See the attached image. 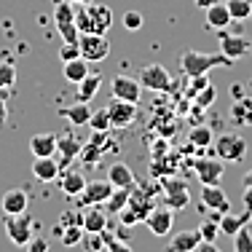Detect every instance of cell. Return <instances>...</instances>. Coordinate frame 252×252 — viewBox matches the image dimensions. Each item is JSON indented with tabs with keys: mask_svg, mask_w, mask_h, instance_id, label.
I'll use <instances>...</instances> for the list:
<instances>
[{
	"mask_svg": "<svg viewBox=\"0 0 252 252\" xmlns=\"http://www.w3.org/2000/svg\"><path fill=\"white\" fill-rule=\"evenodd\" d=\"M5 233L16 247H27L32 239V218L27 212L22 215H5Z\"/></svg>",
	"mask_w": 252,
	"mask_h": 252,
	"instance_id": "cell-6",
	"label": "cell"
},
{
	"mask_svg": "<svg viewBox=\"0 0 252 252\" xmlns=\"http://www.w3.org/2000/svg\"><path fill=\"white\" fill-rule=\"evenodd\" d=\"M233 252H252V228L244 225L233 233Z\"/></svg>",
	"mask_w": 252,
	"mask_h": 252,
	"instance_id": "cell-33",
	"label": "cell"
},
{
	"mask_svg": "<svg viewBox=\"0 0 252 252\" xmlns=\"http://www.w3.org/2000/svg\"><path fill=\"white\" fill-rule=\"evenodd\" d=\"M5 118H8V107H5V99L0 94V124H5Z\"/></svg>",
	"mask_w": 252,
	"mask_h": 252,
	"instance_id": "cell-47",
	"label": "cell"
},
{
	"mask_svg": "<svg viewBox=\"0 0 252 252\" xmlns=\"http://www.w3.org/2000/svg\"><path fill=\"white\" fill-rule=\"evenodd\" d=\"M0 204H3V215H22V212H27V207H30L27 190H22V188L5 190L3 199H0Z\"/></svg>",
	"mask_w": 252,
	"mask_h": 252,
	"instance_id": "cell-16",
	"label": "cell"
},
{
	"mask_svg": "<svg viewBox=\"0 0 252 252\" xmlns=\"http://www.w3.org/2000/svg\"><path fill=\"white\" fill-rule=\"evenodd\" d=\"M201 201H204V207L215 209L218 215L231 212V199H228L218 185H201Z\"/></svg>",
	"mask_w": 252,
	"mask_h": 252,
	"instance_id": "cell-15",
	"label": "cell"
},
{
	"mask_svg": "<svg viewBox=\"0 0 252 252\" xmlns=\"http://www.w3.org/2000/svg\"><path fill=\"white\" fill-rule=\"evenodd\" d=\"M161 193H164V207H169L172 212L185 209L190 204L188 185H185L183 180H177V177H166L164 183H161Z\"/></svg>",
	"mask_w": 252,
	"mask_h": 252,
	"instance_id": "cell-5",
	"label": "cell"
},
{
	"mask_svg": "<svg viewBox=\"0 0 252 252\" xmlns=\"http://www.w3.org/2000/svg\"><path fill=\"white\" fill-rule=\"evenodd\" d=\"M89 126H92V131H107V129H110V113H107V107H102V110L92 113Z\"/></svg>",
	"mask_w": 252,
	"mask_h": 252,
	"instance_id": "cell-36",
	"label": "cell"
},
{
	"mask_svg": "<svg viewBox=\"0 0 252 252\" xmlns=\"http://www.w3.org/2000/svg\"><path fill=\"white\" fill-rule=\"evenodd\" d=\"M145 225L151 228L153 236H169L172 225H175V212L169 207H153V212L145 218Z\"/></svg>",
	"mask_w": 252,
	"mask_h": 252,
	"instance_id": "cell-14",
	"label": "cell"
},
{
	"mask_svg": "<svg viewBox=\"0 0 252 252\" xmlns=\"http://www.w3.org/2000/svg\"><path fill=\"white\" fill-rule=\"evenodd\" d=\"M204 242L199 228H190V231H180L177 236H172L169 242V252H193L199 250V244Z\"/></svg>",
	"mask_w": 252,
	"mask_h": 252,
	"instance_id": "cell-19",
	"label": "cell"
},
{
	"mask_svg": "<svg viewBox=\"0 0 252 252\" xmlns=\"http://www.w3.org/2000/svg\"><path fill=\"white\" fill-rule=\"evenodd\" d=\"M70 3H73V5H75V3H78V5H89V3H94V0H70Z\"/></svg>",
	"mask_w": 252,
	"mask_h": 252,
	"instance_id": "cell-50",
	"label": "cell"
},
{
	"mask_svg": "<svg viewBox=\"0 0 252 252\" xmlns=\"http://www.w3.org/2000/svg\"><path fill=\"white\" fill-rule=\"evenodd\" d=\"M193 3H196V5H199V8H209V5H212V3H215V0H193Z\"/></svg>",
	"mask_w": 252,
	"mask_h": 252,
	"instance_id": "cell-49",
	"label": "cell"
},
{
	"mask_svg": "<svg viewBox=\"0 0 252 252\" xmlns=\"http://www.w3.org/2000/svg\"><path fill=\"white\" fill-rule=\"evenodd\" d=\"M99 86H102V75H99V73H89L81 83H78V99H81V102H89L94 94L99 92Z\"/></svg>",
	"mask_w": 252,
	"mask_h": 252,
	"instance_id": "cell-30",
	"label": "cell"
},
{
	"mask_svg": "<svg viewBox=\"0 0 252 252\" xmlns=\"http://www.w3.org/2000/svg\"><path fill=\"white\" fill-rule=\"evenodd\" d=\"M231 118L236 124H242V126H252V97L250 94L242 97V99H236L231 105Z\"/></svg>",
	"mask_w": 252,
	"mask_h": 252,
	"instance_id": "cell-27",
	"label": "cell"
},
{
	"mask_svg": "<svg viewBox=\"0 0 252 252\" xmlns=\"http://www.w3.org/2000/svg\"><path fill=\"white\" fill-rule=\"evenodd\" d=\"M107 113H110V126L116 129H126L137 121V102H126L113 97V102L107 105Z\"/></svg>",
	"mask_w": 252,
	"mask_h": 252,
	"instance_id": "cell-10",
	"label": "cell"
},
{
	"mask_svg": "<svg viewBox=\"0 0 252 252\" xmlns=\"http://www.w3.org/2000/svg\"><path fill=\"white\" fill-rule=\"evenodd\" d=\"M218 40H220V51L225 57H231L233 62H239L242 57H247L252 51V43L242 35H228V30H218Z\"/></svg>",
	"mask_w": 252,
	"mask_h": 252,
	"instance_id": "cell-11",
	"label": "cell"
},
{
	"mask_svg": "<svg viewBox=\"0 0 252 252\" xmlns=\"http://www.w3.org/2000/svg\"><path fill=\"white\" fill-rule=\"evenodd\" d=\"M78 46H81V57L86 62H102L110 54V40L105 35H81Z\"/></svg>",
	"mask_w": 252,
	"mask_h": 252,
	"instance_id": "cell-9",
	"label": "cell"
},
{
	"mask_svg": "<svg viewBox=\"0 0 252 252\" xmlns=\"http://www.w3.org/2000/svg\"><path fill=\"white\" fill-rule=\"evenodd\" d=\"M212 145H215V156L220 161H225V164H236V161H242L247 156V140L242 134H223Z\"/></svg>",
	"mask_w": 252,
	"mask_h": 252,
	"instance_id": "cell-4",
	"label": "cell"
},
{
	"mask_svg": "<svg viewBox=\"0 0 252 252\" xmlns=\"http://www.w3.org/2000/svg\"><path fill=\"white\" fill-rule=\"evenodd\" d=\"M102 236H105V250H107V252H131V247H129V244L118 242V239L107 236V233H102Z\"/></svg>",
	"mask_w": 252,
	"mask_h": 252,
	"instance_id": "cell-43",
	"label": "cell"
},
{
	"mask_svg": "<svg viewBox=\"0 0 252 252\" xmlns=\"http://www.w3.org/2000/svg\"><path fill=\"white\" fill-rule=\"evenodd\" d=\"M242 185H244V193H242V199H244V209H247V212H252V169L242 177Z\"/></svg>",
	"mask_w": 252,
	"mask_h": 252,
	"instance_id": "cell-41",
	"label": "cell"
},
{
	"mask_svg": "<svg viewBox=\"0 0 252 252\" xmlns=\"http://www.w3.org/2000/svg\"><path fill=\"white\" fill-rule=\"evenodd\" d=\"M250 225V212L244 209L242 215H233V212H225L220 215V233H228V236H233V233L239 231V228Z\"/></svg>",
	"mask_w": 252,
	"mask_h": 252,
	"instance_id": "cell-26",
	"label": "cell"
},
{
	"mask_svg": "<svg viewBox=\"0 0 252 252\" xmlns=\"http://www.w3.org/2000/svg\"><path fill=\"white\" fill-rule=\"evenodd\" d=\"M199 252H220V250L215 247V242H201L199 244Z\"/></svg>",
	"mask_w": 252,
	"mask_h": 252,
	"instance_id": "cell-48",
	"label": "cell"
},
{
	"mask_svg": "<svg viewBox=\"0 0 252 252\" xmlns=\"http://www.w3.org/2000/svg\"><path fill=\"white\" fill-rule=\"evenodd\" d=\"M54 22H57V30L64 43H78L81 40V32H78V25H75V5L70 0H57Z\"/></svg>",
	"mask_w": 252,
	"mask_h": 252,
	"instance_id": "cell-3",
	"label": "cell"
},
{
	"mask_svg": "<svg viewBox=\"0 0 252 252\" xmlns=\"http://www.w3.org/2000/svg\"><path fill=\"white\" fill-rule=\"evenodd\" d=\"M204 11H207V27L209 30H228L231 27L233 16H231V11H228L225 3H218V0H215V3Z\"/></svg>",
	"mask_w": 252,
	"mask_h": 252,
	"instance_id": "cell-20",
	"label": "cell"
},
{
	"mask_svg": "<svg viewBox=\"0 0 252 252\" xmlns=\"http://www.w3.org/2000/svg\"><path fill=\"white\" fill-rule=\"evenodd\" d=\"M81 57V46L78 43H64L62 49H59V59L62 62H70V59H78Z\"/></svg>",
	"mask_w": 252,
	"mask_h": 252,
	"instance_id": "cell-42",
	"label": "cell"
},
{
	"mask_svg": "<svg viewBox=\"0 0 252 252\" xmlns=\"http://www.w3.org/2000/svg\"><path fill=\"white\" fill-rule=\"evenodd\" d=\"M113 183L110 180H92L86 183V188L78 193V207H94V204H105L113 193Z\"/></svg>",
	"mask_w": 252,
	"mask_h": 252,
	"instance_id": "cell-8",
	"label": "cell"
},
{
	"mask_svg": "<svg viewBox=\"0 0 252 252\" xmlns=\"http://www.w3.org/2000/svg\"><path fill=\"white\" fill-rule=\"evenodd\" d=\"M89 75V62L83 57H78V59H70V62H64V78H67L70 83H81L83 78Z\"/></svg>",
	"mask_w": 252,
	"mask_h": 252,
	"instance_id": "cell-29",
	"label": "cell"
},
{
	"mask_svg": "<svg viewBox=\"0 0 252 252\" xmlns=\"http://www.w3.org/2000/svg\"><path fill=\"white\" fill-rule=\"evenodd\" d=\"M57 134L43 131V134H32L30 137V153L35 158H46V156H57Z\"/></svg>",
	"mask_w": 252,
	"mask_h": 252,
	"instance_id": "cell-17",
	"label": "cell"
},
{
	"mask_svg": "<svg viewBox=\"0 0 252 252\" xmlns=\"http://www.w3.org/2000/svg\"><path fill=\"white\" fill-rule=\"evenodd\" d=\"M59 231V239H62L64 247H75V244L83 242V225H64V228H57Z\"/></svg>",
	"mask_w": 252,
	"mask_h": 252,
	"instance_id": "cell-31",
	"label": "cell"
},
{
	"mask_svg": "<svg viewBox=\"0 0 252 252\" xmlns=\"http://www.w3.org/2000/svg\"><path fill=\"white\" fill-rule=\"evenodd\" d=\"M83 151V142L78 140L75 134H64L57 140V153H59V166H67L75 156H81Z\"/></svg>",
	"mask_w": 252,
	"mask_h": 252,
	"instance_id": "cell-18",
	"label": "cell"
},
{
	"mask_svg": "<svg viewBox=\"0 0 252 252\" xmlns=\"http://www.w3.org/2000/svg\"><path fill=\"white\" fill-rule=\"evenodd\" d=\"M215 97H218V92H215V86L209 83V86H204L199 94H196V105L199 107H209L215 102Z\"/></svg>",
	"mask_w": 252,
	"mask_h": 252,
	"instance_id": "cell-38",
	"label": "cell"
},
{
	"mask_svg": "<svg viewBox=\"0 0 252 252\" xmlns=\"http://www.w3.org/2000/svg\"><path fill=\"white\" fill-rule=\"evenodd\" d=\"M137 78H140L142 89H151V92H169L172 89V75L164 64H145Z\"/></svg>",
	"mask_w": 252,
	"mask_h": 252,
	"instance_id": "cell-7",
	"label": "cell"
},
{
	"mask_svg": "<svg viewBox=\"0 0 252 252\" xmlns=\"http://www.w3.org/2000/svg\"><path fill=\"white\" fill-rule=\"evenodd\" d=\"M250 223H252V212H250Z\"/></svg>",
	"mask_w": 252,
	"mask_h": 252,
	"instance_id": "cell-52",
	"label": "cell"
},
{
	"mask_svg": "<svg viewBox=\"0 0 252 252\" xmlns=\"http://www.w3.org/2000/svg\"><path fill=\"white\" fill-rule=\"evenodd\" d=\"M247 92H250V89H247V86H242V83H233V86H231V97H233V99L247 97Z\"/></svg>",
	"mask_w": 252,
	"mask_h": 252,
	"instance_id": "cell-46",
	"label": "cell"
},
{
	"mask_svg": "<svg viewBox=\"0 0 252 252\" xmlns=\"http://www.w3.org/2000/svg\"><path fill=\"white\" fill-rule=\"evenodd\" d=\"M247 89H250V92H252V78H250V83H247Z\"/></svg>",
	"mask_w": 252,
	"mask_h": 252,
	"instance_id": "cell-51",
	"label": "cell"
},
{
	"mask_svg": "<svg viewBox=\"0 0 252 252\" xmlns=\"http://www.w3.org/2000/svg\"><path fill=\"white\" fill-rule=\"evenodd\" d=\"M233 19H250L252 16V0H225Z\"/></svg>",
	"mask_w": 252,
	"mask_h": 252,
	"instance_id": "cell-35",
	"label": "cell"
},
{
	"mask_svg": "<svg viewBox=\"0 0 252 252\" xmlns=\"http://www.w3.org/2000/svg\"><path fill=\"white\" fill-rule=\"evenodd\" d=\"M142 22H145V19H142L140 11H126V14H124V27L129 30V32L140 30V27H142Z\"/></svg>",
	"mask_w": 252,
	"mask_h": 252,
	"instance_id": "cell-40",
	"label": "cell"
},
{
	"mask_svg": "<svg viewBox=\"0 0 252 252\" xmlns=\"http://www.w3.org/2000/svg\"><path fill=\"white\" fill-rule=\"evenodd\" d=\"M59 172H62V166H59V161L54 158V156L35 158V164H32V175L38 177L40 183H51V180H57Z\"/></svg>",
	"mask_w": 252,
	"mask_h": 252,
	"instance_id": "cell-21",
	"label": "cell"
},
{
	"mask_svg": "<svg viewBox=\"0 0 252 252\" xmlns=\"http://www.w3.org/2000/svg\"><path fill=\"white\" fill-rule=\"evenodd\" d=\"M233 64L231 57H225L223 51L220 54H204V51H183L180 54V70H183L188 78H199V75H207L212 67H228Z\"/></svg>",
	"mask_w": 252,
	"mask_h": 252,
	"instance_id": "cell-2",
	"label": "cell"
},
{
	"mask_svg": "<svg viewBox=\"0 0 252 252\" xmlns=\"http://www.w3.org/2000/svg\"><path fill=\"white\" fill-rule=\"evenodd\" d=\"M75 25H78V32L81 35H105L113 25V11L102 3L78 5Z\"/></svg>",
	"mask_w": 252,
	"mask_h": 252,
	"instance_id": "cell-1",
	"label": "cell"
},
{
	"mask_svg": "<svg viewBox=\"0 0 252 252\" xmlns=\"http://www.w3.org/2000/svg\"><path fill=\"white\" fill-rule=\"evenodd\" d=\"M199 233H201L204 242H215V239H218V233H220V223H212V220H207V223L199 225Z\"/></svg>",
	"mask_w": 252,
	"mask_h": 252,
	"instance_id": "cell-39",
	"label": "cell"
},
{
	"mask_svg": "<svg viewBox=\"0 0 252 252\" xmlns=\"http://www.w3.org/2000/svg\"><path fill=\"white\" fill-rule=\"evenodd\" d=\"M188 140H190V145H196V148H207V145H212V129H209V126H193Z\"/></svg>",
	"mask_w": 252,
	"mask_h": 252,
	"instance_id": "cell-34",
	"label": "cell"
},
{
	"mask_svg": "<svg viewBox=\"0 0 252 252\" xmlns=\"http://www.w3.org/2000/svg\"><path fill=\"white\" fill-rule=\"evenodd\" d=\"M107 180L113 183V188H134V175H131V169L121 161H116V164H110V169H107Z\"/></svg>",
	"mask_w": 252,
	"mask_h": 252,
	"instance_id": "cell-22",
	"label": "cell"
},
{
	"mask_svg": "<svg viewBox=\"0 0 252 252\" xmlns=\"http://www.w3.org/2000/svg\"><path fill=\"white\" fill-rule=\"evenodd\" d=\"M223 169H225V161H220V158L193 161V172H196V177H199L201 185H218L220 177H223Z\"/></svg>",
	"mask_w": 252,
	"mask_h": 252,
	"instance_id": "cell-12",
	"label": "cell"
},
{
	"mask_svg": "<svg viewBox=\"0 0 252 252\" xmlns=\"http://www.w3.org/2000/svg\"><path fill=\"white\" fill-rule=\"evenodd\" d=\"M129 196H131V188H116L110 193V199H107L105 204H107V209H110V212H121V209L126 207V204H129Z\"/></svg>",
	"mask_w": 252,
	"mask_h": 252,
	"instance_id": "cell-32",
	"label": "cell"
},
{
	"mask_svg": "<svg viewBox=\"0 0 252 252\" xmlns=\"http://www.w3.org/2000/svg\"><path fill=\"white\" fill-rule=\"evenodd\" d=\"M16 83V67L14 62H0V92L11 89Z\"/></svg>",
	"mask_w": 252,
	"mask_h": 252,
	"instance_id": "cell-37",
	"label": "cell"
},
{
	"mask_svg": "<svg viewBox=\"0 0 252 252\" xmlns=\"http://www.w3.org/2000/svg\"><path fill=\"white\" fill-rule=\"evenodd\" d=\"M27 252H49V242L43 236H32L27 244Z\"/></svg>",
	"mask_w": 252,
	"mask_h": 252,
	"instance_id": "cell-44",
	"label": "cell"
},
{
	"mask_svg": "<svg viewBox=\"0 0 252 252\" xmlns=\"http://www.w3.org/2000/svg\"><path fill=\"white\" fill-rule=\"evenodd\" d=\"M190 81H193V83H190V94H193V97L201 92L204 86H209V81H207L204 75H199V78H190Z\"/></svg>",
	"mask_w": 252,
	"mask_h": 252,
	"instance_id": "cell-45",
	"label": "cell"
},
{
	"mask_svg": "<svg viewBox=\"0 0 252 252\" xmlns=\"http://www.w3.org/2000/svg\"><path fill=\"white\" fill-rule=\"evenodd\" d=\"M105 142H107L105 131H94V137L89 140V145L81 151L83 153V161H86V164H94V161L102 156V151H105Z\"/></svg>",
	"mask_w": 252,
	"mask_h": 252,
	"instance_id": "cell-28",
	"label": "cell"
},
{
	"mask_svg": "<svg viewBox=\"0 0 252 252\" xmlns=\"http://www.w3.org/2000/svg\"><path fill=\"white\" fill-rule=\"evenodd\" d=\"M105 228H107V215L99 209V204H94L83 212V231L86 233H102Z\"/></svg>",
	"mask_w": 252,
	"mask_h": 252,
	"instance_id": "cell-23",
	"label": "cell"
},
{
	"mask_svg": "<svg viewBox=\"0 0 252 252\" xmlns=\"http://www.w3.org/2000/svg\"><path fill=\"white\" fill-rule=\"evenodd\" d=\"M59 116L67 118L73 126H83V124H89V118H92V107H89V102H81V99H78L75 105L62 107V110H59Z\"/></svg>",
	"mask_w": 252,
	"mask_h": 252,
	"instance_id": "cell-24",
	"label": "cell"
},
{
	"mask_svg": "<svg viewBox=\"0 0 252 252\" xmlns=\"http://www.w3.org/2000/svg\"><path fill=\"white\" fill-rule=\"evenodd\" d=\"M110 92L113 97L118 99H126V102H137L142 94V83L140 78H131V75H116L110 83Z\"/></svg>",
	"mask_w": 252,
	"mask_h": 252,
	"instance_id": "cell-13",
	"label": "cell"
},
{
	"mask_svg": "<svg viewBox=\"0 0 252 252\" xmlns=\"http://www.w3.org/2000/svg\"><path fill=\"white\" fill-rule=\"evenodd\" d=\"M59 188H62V193H67V196H78L83 188H86V177H83L78 169H70V172L62 175V180H59Z\"/></svg>",
	"mask_w": 252,
	"mask_h": 252,
	"instance_id": "cell-25",
	"label": "cell"
}]
</instances>
